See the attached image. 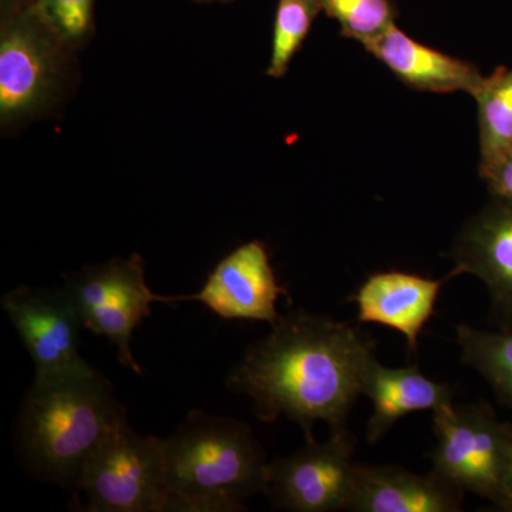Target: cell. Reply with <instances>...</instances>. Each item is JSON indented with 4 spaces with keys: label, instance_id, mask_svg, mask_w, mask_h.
<instances>
[{
    "label": "cell",
    "instance_id": "obj_22",
    "mask_svg": "<svg viewBox=\"0 0 512 512\" xmlns=\"http://www.w3.org/2000/svg\"><path fill=\"white\" fill-rule=\"evenodd\" d=\"M491 387H493L498 399L507 406L512 407V376H501L491 379Z\"/></svg>",
    "mask_w": 512,
    "mask_h": 512
},
{
    "label": "cell",
    "instance_id": "obj_21",
    "mask_svg": "<svg viewBox=\"0 0 512 512\" xmlns=\"http://www.w3.org/2000/svg\"><path fill=\"white\" fill-rule=\"evenodd\" d=\"M480 175L494 197L512 201V150L481 161Z\"/></svg>",
    "mask_w": 512,
    "mask_h": 512
},
{
    "label": "cell",
    "instance_id": "obj_6",
    "mask_svg": "<svg viewBox=\"0 0 512 512\" xmlns=\"http://www.w3.org/2000/svg\"><path fill=\"white\" fill-rule=\"evenodd\" d=\"M63 288L83 328L109 339L121 365L143 375L131 352L134 330L151 315L153 303H177L175 296L156 295L148 288L143 258L134 254L84 266L66 275Z\"/></svg>",
    "mask_w": 512,
    "mask_h": 512
},
{
    "label": "cell",
    "instance_id": "obj_10",
    "mask_svg": "<svg viewBox=\"0 0 512 512\" xmlns=\"http://www.w3.org/2000/svg\"><path fill=\"white\" fill-rule=\"evenodd\" d=\"M289 296L278 284L268 251L259 241L248 242L225 256L200 292L175 296V302H200L222 319L261 320L275 325L276 302Z\"/></svg>",
    "mask_w": 512,
    "mask_h": 512
},
{
    "label": "cell",
    "instance_id": "obj_25",
    "mask_svg": "<svg viewBox=\"0 0 512 512\" xmlns=\"http://www.w3.org/2000/svg\"><path fill=\"white\" fill-rule=\"evenodd\" d=\"M200 2H217V0H200Z\"/></svg>",
    "mask_w": 512,
    "mask_h": 512
},
{
    "label": "cell",
    "instance_id": "obj_14",
    "mask_svg": "<svg viewBox=\"0 0 512 512\" xmlns=\"http://www.w3.org/2000/svg\"><path fill=\"white\" fill-rule=\"evenodd\" d=\"M363 46L413 89L474 96L484 79L474 64L421 45L396 23Z\"/></svg>",
    "mask_w": 512,
    "mask_h": 512
},
{
    "label": "cell",
    "instance_id": "obj_24",
    "mask_svg": "<svg viewBox=\"0 0 512 512\" xmlns=\"http://www.w3.org/2000/svg\"><path fill=\"white\" fill-rule=\"evenodd\" d=\"M511 429H512V426H511ZM508 493H510V497L512 500V466H511L510 480H508Z\"/></svg>",
    "mask_w": 512,
    "mask_h": 512
},
{
    "label": "cell",
    "instance_id": "obj_4",
    "mask_svg": "<svg viewBox=\"0 0 512 512\" xmlns=\"http://www.w3.org/2000/svg\"><path fill=\"white\" fill-rule=\"evenodd\" d=\"M436 444L431 471L456 485L512 511L508 493L512 466L511 424L501 423L488 403H450L433 412Z\"/></svg>",
    "mask_w": 512,
    "mask_h": 512
},
{
    "label": "cell",
    "instance_id": "obj_17",
    "mask_svg": "<svg viewBox=\"0 0 512 512\" xmlns=\"http://www.w3.org/2000/svg\"><path fill=\"white\" fill-rule=\"evenodd\" d=\"M320 12L319 0H279L268 76H285Z\"/></svg>",
    "mask_w": 512,
    "mask_h": 512
},
{
    "label": "cell",
    "instance_id": "obj_9",
    "mask_svg": "<svg viewBox=\"0 0 512 512\" xmlns=\"http://www.w3.org/2000/svg\"><path fill=\"white\" fill-rule=\"evenodd\" d=\"M35 363V379H52L93 369L80 356L83 328L64 288L18 286L0 301Z\"/></svg>",
    "mask_w": 512,
    "mask_h": 512
},
{
    "label": "cell",
    "instance_id": "obj_3",
    "mask_svg": "<svg viewBox=\"0 0 512 512\" xmlns=\"http://www.w3.org/2000/svg\"><path fill=\"white\" fill-rule=\"evenodd\" d=\"M164 512H238L265 494L269 461L248 424L194 410L163 439Z\"/></svg>",
    "mask_w": 512,
    "mask_h": 512
},
{
    "label": "cell",
    "instance_id": "obj_5",
    "mask_svg": "<svg viewBox=\"0 0 512 512\" xmlns=\"http://www.w3.org/2000/svg\"><path fill=\"white\" fill-rule=\"evenodd\" d=\"M76 510L87 512H164L163 439L140 436L126 417L117 421L87 458L73 490Z\"/></svg>",
    "mask_w": 512,
    "mask_h": 512
},
{
    "label": "cell",
    "instance_id": "obj_23",
    "mask_svg": "<svg viewBox=\"0 0 512 512\" xmlns=\"http://www.w3.org/2000/svg\"><path fill=\"white\" fill-rule=\"evenodd\" d=\"M35 0H2L3 10L6 9V12H10V10H16L20 8H25V6L32 5Z\"/></svg>",
    "mask_w": 512,
    "mask_h": 512
},
{
    "label": "cell",
    "instance_id": "obj_2",
    "mask_svg": "<svg viewBox=\"0 0 512 512\" xmlns=\"http://www.w3.org/2000/svg\"><path fill=\"white\" fill-rule=\"evenodd\" d=\"M123 417L110 380L94 367L35 379L16 426L20 460L32 476L73 493L87 458Z\"/></svg>",
    "mask_w": 512,
    "mask_h": 512
},
{
    "label": "cell",
    "instance_id": "obj_15",
    "mask_svg": "<svg viewBox=\"0 0 512 512\" xmlns=\"http://www.w3.org/2000/svg\"><path fill=\"white\" fill-rule=\"evenodd\" d=\"M363 394L373 404L366 440L376 444L403 417L453 403L454 390L424 376L417 367H386L376 359L367 370Z\"/></svg>",
    "mask_w": 512,
    "mask_h": 512
},
{
    "label": "cell",
    "instance_id": "obj_19",
    "mask_svg": "<svg viewBox=\"0 0 512 512\" xmlns=\"http://www.w3.org/2000/svg\"><path fill=\"white\" fill-rule=\"evenodd\" d=\"M320 8L340 25L349 39L365 43L394 25L396 9L392 0H319Z\"/></svg>",
    "mask_w": 512,
    "mask_h": 512
},
{
    "label": "cell",
    "instance_id": "obj_16",
    "mask_svg": "<svg viewBox=\"0 0 512 512\" xmlns=\"http://www.w3.org/2000/svg\"><path fill=\"white\" fill-rule=\"evenodd\" d=\"M473 97L478 104L481 161L512 150V69L498 67L484 77Z\"/></svg>",
    "mask_w": 512,
    "mask_h": 512
},
{
    "label": "cell",
    "instance_id": "obj_11",
    "mask_svg": "<svg viewBox=\"0 0 512 512\" xmlns=\"http://www.w3.org/2000/svg\"><path fill=\"white\" fill-rule=\"evenodd\" d=\"M456 268L448 279L461 274L477 276L487 286L494 315L512 329V201L495 197L467 222L453 249Z\"/></svg>",
    "mask_w": 512,
    "mask_h": 512
},
{
    "label": "cell",
    "instance_id": "obj_13",
    "mask_svg": "<svg viewBox=\"0 0 512 512\" xmlns=\"http://www.w3.org/2000/svg\"><path fill=\"white\" fill-rule=\"evenodd\" d=\"M447 278L431 279L409 272L389 271L370 275L352 301L360 323H375L396 330L413 352L419 348L421 330L434 312L441 286Z\"/></svg>",
    "mask_w": 512,
    "mask_h": 512
},
{
    "label": "cell",
    "instance_id": "obj_20",
    "mask_svg": "<svg viewBox=\"0 0 512 512\" xmlns=\"http://www.w3.org/2000/svg\"><path fill=\"white\" fill-rule=\"evenodd\" d=\"M35 3L72 49L89 37L93 28L94 0H35Z\"/></svg>",
    "mask_w": 512,
    "mask_h": 512
},
{
    "label": "cell",
    "instance_id": "obj_18",
    "mask_svg": "<svg viewBox=\"0 0 512 512\" xmlns=\"http://www.w3.org/2000/svg\"><path fill=\"white\" fill-rule=\"evenodd\" d=\"M457 343L463 363L473 367L487 382L495 377L512 376V329L487 332L458 325Z\"/></svg>",
    "mask_w": 512,
    "mask_h": 512
},
{
    "label": "cell",
    "instance_id": "obj_12",
    "mask_svg": "<svg viewBox=\"0 0 512 512\" xmlns=\"http://www.w3.org/2000/svg\"><path fill=\"white\" fill-rule=\"evenodd\" d=\"M466 493L430 471L355 464L346 510L356 512H458Z\"/></svg>",
    "mask_w": 512,
    "mask_h": 512
},
{
    "label": "cell",
    "instance_id": "obj_7",
    "mask_svg": "<svg viewBox=\"0 0 512 512\" xmlns=\"http://www.w3.org/2000/svg\"><path fill=\"white\" fill-rule=\"evenodd\" d=\"M72 49L36 3L3 16L0 29V121L18 123L45 107Z\"/></svg>",
    "mask_w": 512,
    "mask_h": 512
},
{
    "label": "cell",
    "instance_id": "obj_8",
    "mask_svg": "<svg viewBox=\"0 0 512 512\" xmlns=\"http://www.w3.org/2000/svg\"><path fill=\"white\" fill-rule=\"evenodd\" d=\"M356 437L348 429L332 431L325 443L306 441L292 456L269 463L265 495L278 510H346L352 483Z\"/></svg>",
    "mask_w": 512,
    "mask_h": 512
},
{
    "label": "cell",
    "instance_id": "obj_1",
    "mask_svg": "<svg viewBox=\"0 0 512 512\" xmlns=\"http://www.w3.org/2000/svg\"><path fill=\"white\" fill-rule=\"evenodd\" d=\"M376 343L350 323L295 311L279 316L271 333L256 342L229 373L227 384L254 402L256 417L295 421L313 439V426L348 429V416L362 396Z\"/></svg>",
    "mask_w": 512,
    "mask_h": 512
}]
</instances>
